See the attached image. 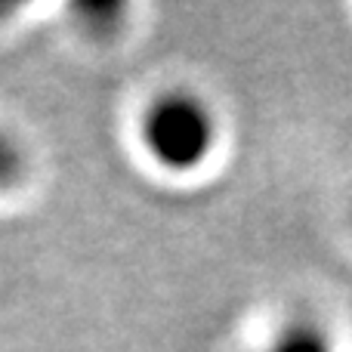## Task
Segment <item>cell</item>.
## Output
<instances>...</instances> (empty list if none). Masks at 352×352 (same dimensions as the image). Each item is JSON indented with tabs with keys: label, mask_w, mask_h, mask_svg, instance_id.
Masks as SVG:
<instances>
[{
	"label": "cell",
	"mask_w": 352,
	"mask_h": 352,
	"mask_svg": "<svg viewBox=\"0 0 352 352\" xmlns=\"http://www.w3.org/2000/svg\"><path fill=\"white\" fill-rule=\"evenodd\" d=\"M25 173V155L6 133H0V192L12 188Z\"/></svg>",
	"instance_id": "3"
},
{
	"label": "cell",
	"mask_w": 352,
	"mask_h": 352,
	"mask_svg": "<svg viewBox=\"0 0 352 352\" xmlns=\"http://www.w3.org/2000/svg\"><path fill=\"white\" fill-rule=\"evenodd\" d=\"M269 352H331V343L316 324H291L275 337Z\"/></svg>",
	"instance_id": "2"
},
{
	"label": "cell",
	"mask_w": 352,
	"mask_h": 352,
	"mask_svg": "<svg viewBox=\"0 0 352 352\" xmlns=\"http://www.w3.org/2000/svg\"><path fill=\"white\" fill-rule=\"evenodd\" d=\"M213 118L201 99L188 93H167L155 99L142 118V140L152 158L167 170H192L213 148Z\"/></svg>",
	"instance_id": "1"
}]
</instances>
